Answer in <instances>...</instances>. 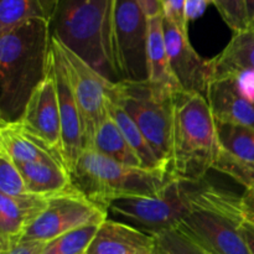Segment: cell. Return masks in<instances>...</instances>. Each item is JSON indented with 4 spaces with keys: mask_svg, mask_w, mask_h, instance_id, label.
<instances>
[{
    "mask_svg": "<svg viewBox=\"0 0 254 254\" xmlns=\"http://www.w3.org/2000/svg\"><path fill=\"white\" fill-rule=\"evenodd\" d=\"M50 64L56 83L62 128L61 159L69 174L74 170L84 150V130L81 112L67 72L61 44L51 36Z\"/></svg>",
    "mask_w": 254,
    "mask_h": 254,
    "instance_id": "obj_11",
    "label": "cell"
},
{
    "mask_svg": "<svg viewBox=\"0 0 254 254\" xmlns=\"http://www.w3.org/2000/svg\"><path fill=\"white\" fill-rule=\"evenodd\" d=\"M164 36L170 68L181 91L206 97L213 77L211 60H205L196 52L185 32L164 17Z\"/></svg>",
    "mask_w": 254,
    "mask_h": 254,
    "instance_id": "obj_13",
    "label": "cell"
},
{
    "mask_svg": "<svg viewBox=\"0 0 254 254\" xmlns=\"http://www.w3.org/2000/svg\"><path fill=\"white\" fill-rule=\"evenodd\" d=\"M206 99L215 121L254 128V104L238 93L231 74L213 77Z\"/></svg>",
    "mask_w": 254,
    "mask_h": 254,
    "instance_id": "obj_16",
    "label": "cell"
},
{
    "mask_svg": "<svg viewBox=\"0 0 254 254\" xmlns=\"http://www.w3.org/2000/svg\"><path fill=\"white\" fill-rule=\"evenodd\" d=\"M50 197L35 193L6 196L0 193V252L20 242L49 205Z\"/></svg>",
    "mask_w": 254,
    "mask_h": 254,
    "instance_id": "obj_14",
    "label": "cell"
},
{
    "mask_svg": "<svg viewBox=\"0 0 254 254\" xmlns=\"http://www.w3.org/2000/svg\"><path fill=\"white\" fill-rule=\"evenodd\" d=\"M17 123L27 135L61 158V117L56 83L50 64L47 76L30 97L24 113Z\"/></svg>",
    "mask_w": 254,
    "mask_h": 254,
    "instance_id": "obj_12",
    "label": "cell"
},
{
    "mask_svg": "<svg viewBox=\"0 0 254 254\" xmlns=\"http://www.w3.org/2000/svg\"><path fill=\"white\" fill-rule=\"evenodd\" d=\"M213 169L237 181L245 190L254 188V164L247 163L221 149Z\"/></svg>",
    "mask_w": 254,
    "mask_h": 254,
    "instance_id": "obj_26",
    "label": "cell"
},
{
    "mask_svg": "<svg viewBox=\"0 0 254 254\" xmlns=\"http://www.w3.org/2000/svg\"><path fill=\"white\" fill-rule=\"evenodd\" d=\"M15 164L19 168L30 193L52 197L73 188L71 174L61 160Z\"/></svg>",
    "mask_w": 254,
    "mask_h": 254,
    "instance_id": "obj_17",
    "label": "cell"
},
{
    "mask_svg": "<svg viewBox=\"0 0 254 254\" xmlns=\"http://www.w3.org/2000/svg\"><path fill=\"white\" fill-rule=\"evenodd\" d=\"M116 0H60L51 36L112 82H119L112 57Z\"/></svg>",
    "mask_w": 254,
    "mask_h": 254,
    "instance_id": "obj_2",
    "label": "cell"
},
{
    "mask_svg": "<svg viewBox=\"0 0 254 254\" xmlns=\"http://www.w3.org/2000/svg\"><path fill=\"white\" fill-rule=\"evenodd\" d=\"M246 9H247L248 24L250 27H254V0H245Z\"/></svg>",
    "mask_w": 254,
    "mask_h": 254,
    "instance_id": "obj_38",
    "label": "cell"
},
{
    "mask_svg": "<svg viewBox=\"0 0 254 254\" xmlns=\"http://www.w3.org/2000/svg\"><path fill=\"white\" fill-rule=\"evenodd\" d=\"M242 235L251 254H254V222L245 220L242 223Z\"/></svg>",
    "mask_w": 254,
    "mask_h": 254,
    "instance_id": "obj_36",
    "label": "cell"
},
{
    "mask_svg": "<svg viewBox=\"0 0 254 254\" xmlns=\"http://www.w3.org/2000/svg\"><path fill=\"white\" fill-rule=\"evenodd\" d=\"M61 49L73 87L74 97L81 112L86 150L91 149L97 130L108 117V89L114 82L98 73L84 60L62 44Z\"/></svg>",
    "mask_w": 254,
    "mask_h": 254,
    "instance_id": "obj_10",
    "label": "cell"
},
{
    "mask_svg": "<svg viewBox=\"0 0 254 254\" xmlns=\"http://www.w3.org/2000/svg\"><path fill=\"white\" fill-rule=\"evenodd\" d=\"M46 245V242H40V241L21 240L11 246L9 250L0 252V254H41Z\"/></svg>",
    "mask_w": 254,
    "mask_h": 254,
    "instance_id": "obj_32",
    "label": "cell"
},
{
    "mask_svg": "<svg viewBox=\"0 0 254 254\" xmlns=\"http://www.w3.org/2000/svg\"><path fill=\"white\" fill-rule=\"evenodd\" d=\"M211 185L206 178L196 181L175 178L154 196L113 201L108 207V215L114 216L113 220L159 237L178 228Z\"/></svg>",
    "mask_w": 254,
    "mask_h": 254,
    "instance_id": "obj_6",
    "label": "cell"
},
{
    "mask_svg": "<svg viewBox=\"0 0 254 254\" xmlns=\"http://www.w3.org/2000/svg\"><path fill=\"white\" fill-rule=\"evenodd\" d=\"M175 93L149 81L114 82L108 89L109 101L130 116L169 173L173 155Z\"/></svg>",
    "mask_w": 254,
    "mask_h": 254,
    "instance_id": "obj_7",
    "label": "cell"
},
{
    "mask_svg": "<svg viewBox=\"0 0 254 254\" xmlns=\"http://www.w3.org/2000/svg\"><path fill=\"white\" fill-rule=\"evenodd\" d=\"M155 254H166L165 252H164L163 250H161L160 247H159V245H158V250H156V253Z\"/></svg>",
    "mask_w": 254,
    "mask_h": 254,
    "instance_id": "obj_39",
    "label": "cell"
},
{
    "mask_svg": "<svg viewBox=\"0 0 254 254\" xmlns=\"http://www.w3.org/2000/svg\"><path fill=\"white\" fill-rule=\"evenodd\" d=\"M245 220L241 197L211 185L178 228L211 254H251L242 235Z\"/></svg>",
    "mask_w": 254,
    "mask_h": 254,
    "instance_id": "obj_5",
    "label": "cell"
},
{
    "mask_svg": "<svg viewBox=\"0 0 254 254\" xmlns=\"http://www.w3.org/2000/svg\"><path fill=\"white\" fill-rule=\"evenodd\" d=\"M215 122L221 149L241 160L254 164V128L227 122Z\"/></svg>",
    "mask_w": 254,
    "mask_h": 254,
    "instance_id": "obj_23",
    "label": "cell"
},
{
    "mask_svg": "<svg viewBox=\"0 0 254 254\" xmlns=\"http://www.w3.org/2000/svg\"><path fill=\"white\" fill-rule=\"evenodd\" d=\"M91 149L123 165L141 168L138 155L126 140L119 127L109 114L97 130Z\"/></svg>",
    "mask_w": 254,
    "mask_h": 254,
    "instance_id": "obj_21",
    "label": "cell"
},
{
    "mask_svg": "<svg viewBox=\"0 0 254 254\" xmlns=\"http://www.w3.org/2000/svg\"><path fill=\"white\" fill-rule=\"evenodd\" d=\"M0 193L6 196H21L30 193L15 161L0 150Z\"/></svg>",
    "mask_w": 254,
    "mask_h": 254,
    "instance_id": "obj_27",
    "label": "cell"
},
{
    "mask_svg": "<svg viewBox=\"0 0 254 254\" xmlns=\"http://www.w3.org/2000/svg\"><path fill=\"white\" fill-rule=\"evenodd\" d=\"M149 17L136 0H116L112 57L118 81H148Z\"/></svg>",
    "mask_w": 254,
    "mask_h": 254,
    "instance_id": "obj_8",
    "label": "cell"
},
{
    "mask_svg": "<svg viewBox=\"0 0 254 254\" xmlns=\"http://www.w3.org/2000/svg\"><path fill=\"white\" fill-rule=\"evenodd\" d=\"M71 179L77 191L108 212L113 201L154 196L175 178L168 171L123 165L93 149H86L71 173Z\"/></svg>",
    "mask_w": 254,
    "mask_h": 254,
    "instance_id": "obj_4",
    "label": "cell"
},
{
    "mask_svg": "<svg viewBox=\"0 0 254 254\" xmlns=\"http://www.w3.org/2000/svg\"><path fill=\"white\" fill-rule=\"evenodd\" d=\"M101 225H88L57 237L41 254H86Z\"/></svg>",
    "mask_w": 254,
    "mask_h": 254,
    "instance_id": "obj_25",
    "label": "cell"
},
{
    "mask_svg": "<svg viewBox=\"0 0 254 254\" xmlns=\"http://www.w3.org/2000/svg\"><path fill=\"white\" fill-rule=\"evenodd\" d=\"M60 0H39L40 5L42 7V11H44L45 17H46L49 21H51L52 16H54L55 11H56V7L59 5Z\"/></svg>",
    "mask_w": 254,
    "mask_h": 254,
    "instance_id": "obj_37",
    "label": "cell"
},
{
    "mask_svg": "<svg viewBox=\"0 0 254 254\" xmlns=\"http://www.w3.org/2000/svg\"><path fill=\"white\" fill-rule=\"evenodd\" d=\"M163 21V15L149 17L148 44H146L148 81L173 92H179L181 89L171 72L168 51H166Z\"/></svg>",
    "mask_w": 254,
    "mask_h": 254,
    "instance_id": "obj_18",
    "label": "cell"
},
{
    "mask_svg": "<svg viewBox=\"0 0 254 254\" xmlns=\"http://www.w3.org/2000/svg\"><path fill=\"white\" fill-rule=\"evenodd\" d=\"M156 240L159 247L166 254H211L179 228L163 233Z\"/></svg>",
    "mask_w": 254,
    "mask_h": 254,
    "instance_id": "obj_28",
    "label": "cell"
},
{
    "mask_svg": "<svg viewBox=\"0 0 254 254\" xmlns=\"http://www.w3.org/2000/svg\"><path fill=\"white\" fill-rule=\"evenodd\" d=\"M144 12L146 14L148 17L158 16V15H163L161 11V4L160 0H136Z\"/></svg>",
    "mask_w": 254,
    "mask_h": 254,
    "instance_id": "obj_35",
    "label": "cell"
},
{
    "mask_svg": "<svg viewBox=\"0 0 254 254\" xmlns=\"http://www.w3.org/2000/svg\"><path fill=\"white\" fill-rule=\"evenodd\" d=\"M0 150L6 153L15 163L61 160L56 153L27 135L17 122L0 123Z\"/></svg>",
    "mask_w": 254,
    "mask_h": 254,
    "instance_id": "obj_19",
    "label": "cell"
},
{
    "mask_svg": "<svg viewBox=\"0 0 254 254\" xmlns=\"http://www.w3.org/2000/svg\"><path fill=\"white\" fill-rule=\"evenodd\" d=\"M186 0H160L163 16L174 22L185 32H189V24L185 17Z\"/></svg>",
    "mask_w": 254,
    "mask_h": 254,
    "instance_id": "obj_30",
    "label": "cell"
},
{
    "mask_svg": "<svg viewBox=\"0 0 254 254\" xmlns=\"http://www.w3.org/2000/svg\"><path fill=\"white\" fill-rule=\"evenodd\" d=\"M170 174L184 180H202L221 153L216 122L206 97L179 91L174 99Z\"/></svg>",
    "mask_w": 254,
    "mask_h": 254,
    "instance_id": "obj_3",
    "label": "cell"
},
{
    "mask_svg": "<svg viewBox=\"0 0 254 254\" xmlns=\"http://www.w3.org/2000/svg\"><path fill=\"white\" fill-rule=\"evenodd\" d=\"M241 200H242V208L246 220L254 222V188L246 190L245 193L241 196Z\"/></svg>",
    "mask_w": 254,
    "mask_h": 254,
    "instance_id": "obj_34",
    "label": "cell"
},
{
    "mask_svg": "<svg viewBox=\"0 0 254 254\" xmlns=\"http://www.w3.org/2000/svg\"><path fill=\"white\" fill-rule=\"evenodd\" d=\"M213 4V0H186L185 1V17L186 21L191 22L197 20L205 14L208 5Z\"/></svg>",
    "mask_w": 254,
    "mask_h": 254,
    "instance_id": "obj_33",
    "label": "cell"
},
{
    "mask_svg": "<svg viewBox=\"0 0 254 254\" xmlns=\"http://www.w3.org/2000/svg\"><path fill=\"white\" fill-rule=\"evenodd\" d=\"M50 21L36 17L0 32V122L20 121L30 97L47 76Z\"/></svg>",
    "mask_w": 254,
    "mask_h": 254,
    "instance_id": "obj_1",
    "label": "cell"
},
{
    "mask_svg": "<svg viewBox=\"0 0 254 254\" xmlns=\"http://www.w3.org/2000/svg\"><path fill=\"white\" fill-rule=\"evenodd\" d=\"M213 5L233 34L250 27L245 0H213Z\"/></svg>",
    "mask_w": 254,
    "mask_h": 254,
    "instance_id": "obj_29",
    "label": "cell"
},
{
    "mask_svg": "<svg viewBox=\"0 0 254 254\" xmlns=\"http://www.w3.org/2000/svg\"><path fill=\"white\" fill-rule=\"evenodd\" d=\"M158 240L113 218L101 223L86 254H155Z\"/></svg>",
    "mask_w": 254,
    "mask_h": 254,
    "instance_id": "obj_15",
    "label": "cell"
},
{
    "mask_svg": "<svg viewBox=\"0 0 254 254\" xmlns=\"http://www.w3.org/2000/svg\"><path fill=\"white\" fill-rule=\"evenodd\" d=\"M233 77L238 93L254 104V69L245 68L230 73Z\"/></svg>",
    "mask_w": 254,
    "mask_h": 254,
    "instance_id": "obj_31",
    "label": "cell"
},
{
    "mask_svg": "<svg viewBox=\"0 0 254 254\" xmlns=\"http://www.w3.org/2000/svg\"><path fill=\"white\" fill-rule=\"evenodd\" d=\"M108 212L72 188L50 197L46 210L27 230L22 240L51 242L57 237L88 225H101Z\"/></svg>",
    "mask_w": 254,
    "mask_h": 254,
    "instance_id": "obj_9",
    "label": "cell"
},
{
    "mask_svg": "<svg viewBox=\"0 0 254 254\" xmlns=\"http://www.w3.org/2000/svg\"><path fill=\"white\" fill-rule=\"evenodd\" d=\"M108 112L109 116L113 118L117 126L119 127L121 131L123 133L124 138L128 141L129 145L131 146L135 154L138 155L139 160L141 163V168L146 169V170H166L165 166L161 164L156 156L155 151L153 150L149 141L146 140L145 135L143 131L138 128L133 119L130 118L128 113L124 111L123 108L118 106V104L113 103L108 99ZM169 173V171H168Z\"/></svg>",
    "mask_w": 254,
    "mask_h": 254,
    "instance_id": "obj_22",
    "label": "cell"
},
{
    "mask_svg": "<svg viewBox=\"0 0 254 254\" xmlns=\"http://www.w3.org/2000/svg\"><path fill=\"white\" fill-rule=\"evenodd\" d=\"M211 62L213 77L230 74L245 68L254 69V27L233 34L232 40L225 50Z\"/></svg>",
    "mask_w": 254,
    "mask_h": 254,
    "instance_id": "obj_20",
    "label": "cell"
},
{
    "mask_svg": "<svg viewBox=\"0 0 254 254\" xmlns=\"http://www.w3.org/2000/svg\"><path fill=\"white\" fill-rule=\"evenodd\" d=\"M36 17H45L39 0H0V32Z\"/></svg>",
    "mask_w": 254,
    "mask_h": 254,
    "instance_id": "obj_24",
    "label": "cell"
}]
</instances>
